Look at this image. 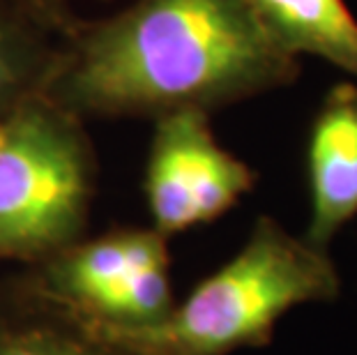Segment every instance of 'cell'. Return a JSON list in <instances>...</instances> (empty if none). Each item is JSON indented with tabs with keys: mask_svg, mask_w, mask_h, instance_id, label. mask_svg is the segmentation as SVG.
<instances>
[{
	"mask_svg": "<svg viewBox=\"0 0 357 355\" xmlns=\"http://www.w3.org/2000/svg\"><path fill=\"white\" fill-rule=\"evenodd\" d=\"M339 286L330 252L295 238L277 219L258 217L240 252L166 319L136 330H95L139 355H231L270 344L291 309L334 300Z\"/></svg>",
	"mask_w": 357,
	"mask_h": 355,
	"instance_id": "7a4b0ae2",
	"label": "cell"
},
{
	"mask_svg": "<svg viewBox=\"0 0 357 355\" xmlns=\"http://www.w3.org/2000/svg\"><path fill=\"white\" fill-rule=\"evenodd\" d=\"M40 24L56 30L58 35H67L81 21L79 3L81 0H12Z\"/></svg>",
	"mask_w": 357,
	"mask_h": 355,
	"instance_id": "30bf717a",
	"label": "cell"
},
{
	"mask_svg": "<svg viewBox=\"0 0 357 355\" xmlns=\"http://www.w3.org/2000/svg\"><path fill=\"white\" fill-rule=\"evenodd\" d=\"M0 355H139L21 282L0 291Z\"/></svg>",
	"mask_w": 357,
	"mask_h": 355,
	"instance_id": "52a82bcc",
	"label": "cell"
},
{
	"mask_svg": "<svg viewBox=\"0 0 357 355\" xmlns=\"http://www.w3.org/2000/svg\"><path fill=\"white\" fill-rule=\"evenodd\" d=\"M309 245L330 243L357 217V86L337 83L321 104L307 141Z\"/></svg>",
	"mask_w": 357,
	"mask_h": 355,
	"instance_id": "8992f818",
	"label": "cell"
},
{
	"mask_svg": "<svg viewBox=\"0 0 357 355\" xmlns=\"http://www.w3.org/2000/svg\"><path fill=\"white\" fill-rule=\"evenodd\" d=\"M24 282L100 330L155 326L176 305L169 238L153 226L81 238L35 263Z\"/></svg>",
	"mask_w": 357,
	"mask_h": 355,
	"instance_id": "277c9868",
	"label": "cell"
},
{
	"mask_svg": "<svg viewBox=\"0 0 357 355\" xmlns=\"http://www.w3.org/2000/svg\"><path fill=\"white\" fill-rule=\"evenodd\" d=\"M254 185L252 166L217 141L210 113L182 109L155 118L143 194L150 226L164 238L224 217Z\"/></svg>",
	"mask_w": 357,
	"mask_h": 355,
	"instance_id": "5b68a950",
	"label": "cell"
},
{
	"mask_svg": "<svg viewBox=\"0 0 357 355\" xmlns=\"http://www.w3.org/2000/svg\"><path fill=\"white\" fill-rule=\"evenodd\" d=\"M63 35L12 0H0V116L44 95Z\"/></svg>",
	"mask_w": 357,
	"mask_h": 355,
	"instance_id": "9c48e42d",
	"label": "cell"
},
{
	"mask_svg": "<svg viewBox=\"0 0 357 355\" xmlns=\"http://www.w3.org/2000/svg\"><path fill=\"white\" fill-rule=\"evenodd\" d=\"M291 56L323 58L357 79V19L344 0H245Z\"/></svg>",
	"mask_w": 357,
	"mask_h": 355,
	"instance_id": "ba28073f",
	"label": "cell"
},
{
	"mask_svg": "<svg viewBox=\"0 0 357 355\" xmlns=\"http://www.w3.org/2000/svg\"><path fill=\"white\" fill-rule=\"evenodd\" d=\"M300 74L245 0H136L60 40L44 95L79 118H159L288 86Z\"/></svg>",
	"mask_w": 357,
	"mask_h": 355,
	"instance_id": "6da1fadb",
	"label": "cell"
},
{
	"mask_svg": "<svg viewBox=\"0 0 357 355\" xmlns=\"http://www.w3.org/2000/svg\"><path fill=\"white\" fill-rule=\"evenodd\" d=\"M86 120L35 95L0 116V261L30 266L77 243L95 196Z\"/></svg>",
	"mask_w": 357,
	"mask_h": 355,
	"instance_id": "3957f363",
	"label": "cell"
}]
</instances>
